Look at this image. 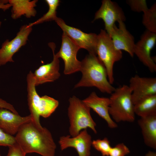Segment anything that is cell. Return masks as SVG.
I'll list each match as a JSON object with an SVG mask.
<instances>
[{"label":"cell","instance_id":"obj_21","mask_svg":"<svg viewBox=\"0 0 156 156\" xmlns=\"http://www.w3.org/2000/svg\"><path fill=\"white\" fill-rule=\"evenodd\" d=\"M49 6L47 12L42 16L35 21L30 23L28 25L29 27L39 24L44 22L51 21H55L57 17L56 16V10L60 4V2L59 0H46L45 1Z\"/></svg>","mask_w":156,"mask_h":156},{"label":"cell","instance_id":"obj_14","mask_svg":"<svg viewBox=\"0 0 156 156\" xmlns=\"http://www.w3.org/2000/svg\"><path fill=\"white\" fill-rule=\"evenodd\" d=\"M49 46L52 51L53 60L49 63L41 66L33 73L36 86L45 83L53 82L60 76L59 60L55 53V44L53 42H50Z\"/></svg>","mask_w":156,"mask_h":156},{"label":"cell","instance_id":"obj_23","mask_svg":"<svg viewBox=\"0 0 156 156\" xmlns=\"http://www.w3.org/2000/svg\"><path fill=\"white\" fill-rule=\"evenodd\" d=\"M92 146L96 150L101 153L103 156H109L112 147L110 142L107 138L103 139H98L92 141Z\"/></svg>","mask_w":156,"mask_h":156},{"label":"cell","instance_id":"obj_18","mask_svg":"<svg viewBox=\"0 0 156 156\" xmlns=\"http://www.w3.org/2000/svg\"><path fill=\"white\" fill-rule=\"evenodd\" d=\"M138 123L141 130L145 144L156 148V114L140 117Z\"/></svg>","mask_w":156,"mask_h":156},{"label":"cell","instance_id":"obj_4","mask_svg":"<svg viewBox=\"0 0 156 156\" xmlns=\"http://www.w3.org/2000/svg\"><path fill=\"white\" fill-rule=\"evenodd\" d=\"M131 93L129 86L123 85L115 88L111 94L109 113L116 123L131 122L135 120L134 105L132 99Z\"/></svg>","mask_w":156,"mask_h":156},{"label":"cell","instance_id":"obj_26","mask_svg":"<svg viewBox=\"0 0 156 156\" xmlns=\"http://www.w3.org/2000/svg\"><path fill=\"white\" fill-rule=\"evenodd\" d=\"M16 143L15 138L0 128V146H10Z\"/></svg>","mask_w":156,"mask_h":156},{"label":"cell","instance_id":"obj_22","mask_svg":"<svg viewBox=\"0 0 156 156\" xmlns=\"http://www.w3.org/2000/svg\"><path fill=\"white\" fill-rule=\"evenodd\" d=\"M143 12L142 23L146 30L156 33V3Z\"/></svg>","mask_w":156,"mask_h":156},{"label":"cell","instance_id":"obj_17","mask_svg":"<svg viewBox=\"0 0 156 156\" xmlns=\"http://www.w3.org/2000/svg\"><path fill=\"white\" fill-rule=\"evenodd\" d=\"M32 121L30 114L22 117L10 111L0 108V128L11 135L16 134L23 124Z\"/></svg>","mask_w":156,"mask_h":156},{"label":"cell","instance_id":"obj_30","mask_svg":"<svg viewBox=\"0 0 156 156\" xmlns=\"http://www.w3.org/2000/svg\"><path fill=\"white\" fill-rule=\"evenodd\" d=\"M145 156H156V153L153 151H149L145 154Z\"/></svg>","mask_w":156,"mask_h":156},{"label":"cell","instance_id":"obj_2","mask_svg":"<svg viewBox=\"0 0 156 156\" xmlns=\"http://www.w3.org/2000/svg\"><path fill=\"white\" fill-rule=\"evenodd\" d=\"M81 62L82 76L75 88L94 87L110 94L114 91L115 88L109 82L105 68L96 55L89 53Z\"/></svg>","mask_w":156,"mask_h":156},{"label":"cell","instance_id":"obj_3","mask_svg":"<svg viewBox=\"0 0 156 156\" xmlns=\"http://www.w3.org/2000/svg\"><path fill=\"white\" fill-rule=\"evenodd\" d=\"M27 91L29 108L32 122L36 126L40 127V116L47 118L55 110L59 104L57 100L47 95L40 96L37 93L33 73L30 71L27 75Z\"/></svg>","mask_w":156,"mask_h":156},{"label":"cell","instance_id":"obj_32","mask_svg":"<svg viewBox=\"0 0 156 156\" xmlns=\"http://www.w3.org/2000/svg\"><path fill=\"white\" fill-rule=\"evenodd\" d=\"M0 156H1V153H0Z\"/></svg>","mask_w":156,"mask_h":156},{"label":"cell","instance_id":"obj_16","mask_svg":"<svg viewBox=\"0 0 156 156\" xmlns=\"http://www.w3.org/2000/svg\"><path fill=\"white\" fill-rule=\"evenodd\" d=\"M82 101L104 119L109 127L114 129L118 127L117 124L113 120L109 113V98L100 97L95 92H92Z\"/></svg>","mask_w":156,"mask_h":156},{"label":"cell","instance_id":"obj_29","mask_svg":"<svg viewBox=\"0 0 156 156\" xmlns=\"http://www.w3.org/2000/svg\"><path fill=\"white\" fill-rule=\"evenodd\" d=\"M10 7L11 6L8 3V0H0V9L5 11Z\"/></svg>","mask_w":156,"mask_h":156},{"label":"cell","instance_id":"obj_8","mask_svg":"<svg viewBox=\"0 0 156 156\" xmlns=\"http://www.w3.org/2000/svg\"><path fill=\"white\" fill-rule=\"evenodd\" d=\"M55 21L63 31L80 49L87 50L89 54L96 55V48L98 35L87 34L66 24L60 18L57 17Z\"/></svg>","mask_w":156,"mask_h":156},{"label":"cell","instance_id":"obj_28","mask_svg":"<svg viewBox=\"0 0 156 156\" xmlns=\"http://www.w3.org/2000/svg\"><path fill=\"white\" fill-rule=\"evenodd\" d=\"M0 108L8 109L15 114H18V112L12 105L1 98H0Z\"/></svg>","mask_w":156,"mask_h":156},{"label":"cell","instance_id":"obj_6","mask_svg":"<svg viewBox=\"0 0 156 156\" xmlns=\"http://www.w3.org/2000/svg\"><path fill=\"white\" fill-rule=\"evenodd\" d=\"M96 54L105 66L108 81L112 85L114 80V64L122 58V54L121 51L115 47L112 38L105 30L101 29L98 35Z\"/></svg>","mask_w":156,"mask_h":156},{"label":"cell","instance_id":"obj_5","mask_svg":"<svg viewBox=\"0 0 156 156\" xmlns=\"http://www.w3.org/2000/svg\"><path fill=\"white\" fill-rule=\"evenodd\" d=\"M69 102L68 115L70 124L69 132L72 137L77 136L82 130L88 128L96 133V124L91 116V109L75 96L69 99Z\"/></svg>","mask_w":156,"mask_h":156},{"label":"cell","instance_id":"obj_24","mask_svg":"<svg viewBox=\"0 0 156 156\" xmlns=\"http://www.w3.org/2000/svg\"><path fill=\"white\" fill-rule=\"evenodd\" d=\"M126 2L131 10L135 12H144L148 8L146 0H129Z\"/></svg>","mask_w":156,"mask_h":156},{"label":"cell","instance_id":"obj_13","mask_svg":"<svg viewBox=\"0 0 156 156\" xmlns=\"http://www.w3.org/2000/svg\"><path fill=\"white\" fill-rule=\"evenodd\" d=\"M92 141L91 135L86 129L81 131L77 136L70 137V135L61 137L59 141L61 150L68 148L75 149L79 156H90Z\"/></svg>","mask_w":156,"mask_h":156},{"label":"cell","instance_id":"obj_20","mask_svg":"<svg viewBox=\"0 0 156 156\" xmlns=\"http://www.w3.org/2000/svg\"><path fill=\"white\" fill-rule=\"evenodd\" d=\"M135 114L140 117L156 114V94L146 97L135 104Z\"/></svg>","mask_w":156,"mask_h":156},{"label":"cell","instance_id":"obj_25","mask_svg":"<svg viewBox=\"0 0 156 156\" xmlns=\"http://www.w3.org/2000/svg\"><path fill=\"white\" fill-rule=\"evenodd\" d=\"M130 151L123 143H120L112 147L109 156H125L129 154Z\"/></svg>","mask_w":156,"mask_h":156},{"label":"cell","instance_id":"obj_11","mask_svg":"<svg viewBox=\"0 0 156 156\" xmlns=\"http://www.w3.org/2000/svg\"><path fill=\"white\" fill-rule=\"evenodd\" d=\"M99 19L103 20L105 30L109 34L115 22H124L126 17L122 9L116 3L110 0H103L95 14L94 21Z\"/></svg>","mask_w":156,"mask_h":156},{"label":"cell","instance_id":"obj_12","mask_svg":"<svg viewBox=\"0 0 156 156\" xmlns=\"http://www.w3.org/2000/svg\"><path fill=\"white\" fill-rule=\"evenodd\" d=\"M129 87L134 105L142 99L156 94V78L141 77L136 75L131 78Z\"/></svg>","mask_w":156,"mask_h":156},{"label":"cell","instance_id":"obj_10","mask_svg":"<svg viewBox=\"0 0 156 156\" xmlns=\"http://www.w3.org/2000/svg\"><path fill=\"white\" fill-rule=\"evenodd\" d=\"M156 42V33L146 30L140 40L135 43L134 55L151 72L156 71V64L151 56V51Z\"/></svg>","mask_w":156,"mask_h":156},{"label":"cell","instance_id":"obj_27","mask_svg":"<svg viewBox=\"0 0 156 156\" xmlns=\"http://www.w3.org/2000/svg\"><path fill=\"white\" fill-rule=\"evenodd\" d=\"M8 147L9 149L6 156H26V154L17 142Z\"/></svg>","mask_w":156,"mask_h":156},{"label":"cell","instance_id":"obj_7","mask_svg":"<svg viewBox=\"0 0 156 156\" xmlns=\"http://www.w3.org/2000/svg\"><path fill=\"white\" fill-rule=\"evenodd\" d=\"M80 48L64 32L62 36V42L59 51L55 55L62 58L64 62V73L69 75L80 71L81 62L77 58Z\"/></svg>","mask_w":156,"mask_h":156},{"label":"cell","instance_id":"obj_15","mask_svg":"<svg viewBox=\"0 0 156 156\" xmlns=\"http://www.w3.org/2000/svg\"><path fill=\"white\" fill-rule=\"evenodd\" d=\"M118 23V27L115 24L109 35L116 49L124 51L133 57L135 44L134 38L127 29L124 22Z\"/></svg>","mask_w":156,"mask_h":156},{"label":"cell","instance_id":"obj_1","mask_svg":"<svg viewBox=\"0 0 156 156\" xmlns=\"http://www.w3.org/2000/svg\"><path fill=\"white\" fill-rule=\"evenodd\" d=\"M15 138L26 154L36 153L42 156L55 155L56 146L50 132L45 127H38L32 121L23 125Z\"/></svg>","mask_w":156,"mask_h":156},{"label":"cell","instance_id":"obj_31","mask_svg":"<svg viewBox=\"0 0 156 156\" xmlns=\"http://www.w3.org/2000/svg\"><path fill=\"white\" fill-rule=\"evenodd\" d=\"M1 25V21H0V27Z\"/></svg>","mask_w":156,"mask_h":156},{"label":"cell","instance_id":"obj_19","mask_svg":"<svg viewBox=\"0 0 156 156\" xmlns=\"http://www.w3.org/2000/svg\"><path fill=\"white\" fill-rule=\"evenodd\" d=\"M38 1L34 0H10L9 3L12 7L11 17L16 19L23 15L27 18L34 16L36 11L34 8Z\"/></svg>","mask_w":156,"mask_h":156},{"label":"cell","instance_id":"obj_9","mask_svg":"<svg viewBox=\"0 0 156 156\" xmlns=\"http://www.w3.org/2000/svg\"><path fill=\"white\" fill-rule=\"evenodd\" d=\"M32 27L28 25L22 26L16 37L12 40H6L0 49V66L8 62H13L12 57L15 53L27 43Z\"/></svg>","mask_w":156,"mask_h":156}]
</instances>
